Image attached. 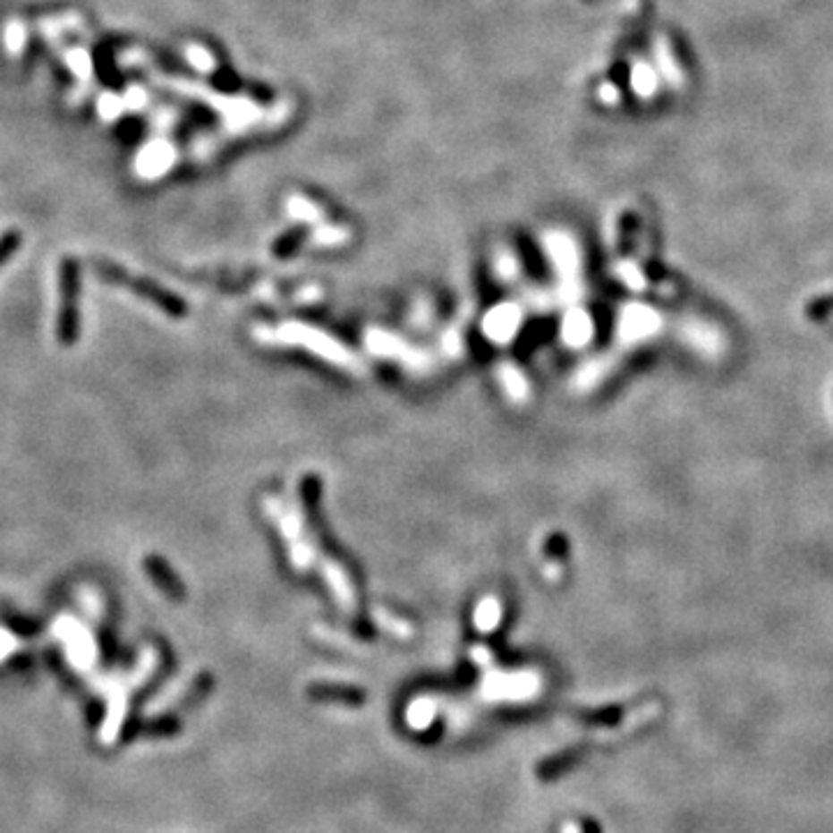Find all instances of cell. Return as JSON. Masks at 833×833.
<instances>
[{
	"label": "cell",
	"instance_id": "obj_9",
	"mask_svg": "<svg viewBox=\"0 0 833 833\" xmlns=\"http://www.w3.org/2000/svg\"><path fill=\"white\" fill-rule=\"evenodd\" d=\"M498 378H500V382H503L505 392H507V396L512 398V401H526L528 382L516 366L503 364L498 369Z\"/></svg>",
	"mask_w": 833,
	"mask_h": 833
},
{
	"label": "cell",
	"instance_id": "obj_10",
	"mask_svg": "<svg viewBox=\"0 0 833 833\" xmlns=\"http://www.w3.org/2000/svg\"><path fill=\"white\" fill-rule=\"evenodd\" d=\"M436 718V704L431 700H414L408 709V722L414 729L429 727Z\"/></svg>",
	"mask_w": 833,
	"mask_h": 833
},
{
	"label": "cell",
	"instance_id": "obj_12",
	"mask_svg": "<svg viewBox=\"0 0 833 833\" xmlns=\"http://www.w3.org/2000/svg\"><path fill=\"white\" fill-rule=\"evenodd\" d=\"M176 729H179V725H176L174 718H157V720H151L146 725L144 734H149V736H169Z\"/></svg>",
	"mask_w": 833,
	"mask_h": 833
},
{
	"label": "cell",
	"instance_id": "obj_4",
	"mask_svg": "<svg viewBox=\"0 0 833 833\" xmlns=\"http://www.w3.org/2000/svg\"><path fill=\"white\" fill-rule=\"evenodd\" d=\"M540 690V678L532 671L521 674H493L487 681L484 694L489 700H528Z\"/></svg>",
	"mask_w": 833,
	"mask_h": 833
},
{
	"label": "cell",
	"instance_id": "obj_2",
	"mask_svg": "<svg viewBox=\"0 0 833 833\" xmlns=\"http://www.w3.org/2000/svg\"><path fill=\"white\" fill-rule=\"evenodd\" d=\"M58 290H61V306H58L56 338L63 347H72L79 341L81 331V318H79V292H81V278H79V262L74 258H63L58 268Z\"/></svg>",
	"mask_w": 833,
	"mask_h": 833
},
{
	"label": "cell",
	"instance_id": "obj_5",
	"mask_svg": "<svg viewBox=\"0 0 833 833\" xmlns=\"http://www.w3.org/2000/svg\"><path fill=\"white\" fill-rule=\"evenodd\" d=\"M521 322H523V313H521V308L516 303H500V306L489 310L481 327H484V336H487L489 341L505 345V343L514 338Z\"/></svg>",
	"mask_w": 833,
	"mask_h": 833
},
{
	"label": "cell",
	"instance_id": "obj_8",
	"mask_svg": "<svg viewBox=\"0 0 833 833\" xmlns=\"http://www.w3.org/2000/svg\"><path fill=\"white\" fill-rule=\"evenodd\" d=\"M503 618V604L496 598H484L475 609V625L480 633H493Z\"/></svg>",
	"mask_w": 833,
	"mask_h": 833
},
{
	"label": "cell",
	"instance_id": "obj_14",
	"mask_svg": "<svg viewBox=\"0 0 833 833\" xmlns=\"http://www.w3.org/2000/svg\"><path fill=\"white\" fill-rule=\"evenodd\" d=\"M313 697H341V700L347 701H361V693H354V690H334V688H313Z\"/></svg>",
	"mask_w": 833,
	"mask_h": 833
},
{
	"label": "cell",
	"instance_id": "obj_15",
	"mask_svg": "<svg viewBox=\"0 0 833 833\" xmlns=\"http://www.w3.org/2000/svg\"><path fill=\"white\" fill-rule=\"evenodd\" d=\"M563 833H583V829L579 824H565L563 827Z\"/></svg>",
	"mask_w": 833,
	"mask_h": 833
},
{
	"label": "cell",
	"instance_id": "obj_3",
	"mask_svg": "<svg viewBox=\"0 0 833 833\" xmlns=\"http://www.w3.org/2000/svg\"><path fill=\"white\" fill-rule=\"evenodd\" d=\"M96 268L102 280L114 283V285L128 287V290H132L134 294H140V297L146 299V302L156 303L160 310H165V313L172 315V318H181V315L185 313V303L181 302L179 297H174L172 292L163 290V287L151 283V280L128 274L125 268L116 267V264H112V262H105V259H98Z\"/></svg>",
	"mask_w": 833,
	"mask_h": 833
},
{
	"label": "cell",
	"instance_id": "obj_7",
	"mask_svg": "<svg viewBox=\"0 0 833 833\" xmlns=\"http://www.w3.org/2000/svg\"><path fill=\"white\" fill-rule=\"evenodd\" d=\"M563 338L570 345H583L591 338V319L583 310H572L563 322Z\"/></svg>",
	"mask_w": 833,
	"mask_h": 833
},
{
	"label": "cell",
	"instance_id": "obj_1",
	"mask_svg": "<svg viewBox=\"0 0 833 833\" xmlns=\"http://www.w3.org/2000/svg\"><path fill=\"white\" fill-rule=\"evenodd\" d=\"M262 338H271L276 343H287V345L308 347L310 353L327 359L331 364L353 370L359 369V361L343 343L329 338L325 331L313 329V327L302 325V322H287V325L278 327V329H274L268 336H262Z\"/></svg>",
	"mask_w": 833,
	"mask_h": 833
},
{
	"label": "cell",
	"instance_id": "obj_11",
	"mask_svg": "<svg viewBox=\"0 0 833 833\" xmlns=\"http://www.w3.org/2000/svg\"><path fill=\"white\" fill-rule=\"evenodd\" d=\"M19 246H21V232L7 230L0 234V267L14 255Z\"/></svg>",
	"mask_w": 833,
	"mask_h": 833
},
{
	"label": "cell",
	"instance_id": "obj_13",
	"mask_svg": "<svg viewBox=\"0 0 833 833\" xmlns=\"http://www.w3.org/2000/svg\"><path fill=\"white\" fill-rule=\"evenodd\" d=\"M7 623H10L12 633L21 634V637H33V634L39 633V623L30 621V618H23V616H19V618H7Z\"/></svg>",
	"mask_w": 833,
	"mask_h": 833
},
{
	"label": "cell",
	"instance_id": "obj_6",
	"mask_svg": "<svg viewBox=\"0 0 833 833\" xmlns=\"http://www.w3.org/2000/svg\"><path fill=\"white\" fill-rule=\"evenodd\" d=\"M144 570L149 572L151 582L156 583V586L160 588L165 595H169L172 599H183V595H185L183 593V583L179 582V576L174 574L172 567H169L167 563L160 558V556H156V554L146 556V558H144Z\"/></svg>",
	"mask_w": 833,
	"mask_h": 833
}]
</instances>
